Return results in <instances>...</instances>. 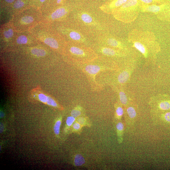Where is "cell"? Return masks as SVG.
<instances>
[{"instance_id": "25", "label": "cell", "mask_w": 170, "mask_h": 170, "mask_svg": "<svg viewBox=\"0 0 170 170\" xmlns=\"http://www.w3.org/2000/svg\"><path fill=\"white\" fill-rule=\"evenodd\" d=\"M48 1V0H37L34 7L38 8L40 9Z\"/></svg>"}, {"instance_id": "2", "label": "cell", "mask_w": 170, "mask_h": 170, "mask_svg": "<svg viewBox=\"0 0 170 170\" xmlns=\"http://www.w3.org/2000/svg\"><path fill=\"white\" fill-rule=\"evenodd\" d=\"M42 21L40 10L31 6L15 15L10 23L16 31L21 32L30 30Z\"/></svg>"}, {"instance_id": "7", "label": "cell", "mask_w": 170, "mask_h": 170, "mask_svg": "<svg viewBox=\"0 0 170 170\" xmlns=\"http://www.w3.org/2000/svg\"><path fill=\"white\" fill-rule=\"evenodd\" d=\"M142 11L155 14L163 20H170V0H161L157 4L150 5L143 4Z\"/></svg>"}, {"instance_id": "5", "label": "cell", "mask_w": 170, "mask_h": 170, "mask_svg": "<svg viewBox=\"0 0 170 170\" xmlns=\"http://www.w3.org/2000/svg\"><path fill=\"white\" fill-rule=\"evenodd\" d=\"M143 3L140 0H128L112 13L114 17L124 23L131 22L142 11Z\"/></svg>"}, {"instance_id": "32", "label": "cell", "mask_w": 170, "mask_h": 170, "mask_svg": "<svg viewBox=\"0 0 170 170\" xmlns=\"http://www.w3.org/2000/svg\"><path fill=\"white\" fill-rule=\"evenodd\" d=\"M37 0H31V6H34Z\"/></svg>"}, {"instance_id": "13", "label": "cell", "mask_w": 170, "mask_h": 170, "mask_svg": "<svg viewBox=\"0 0 170 170\" xmlns=\"http://www.w3.org/2000/svg\"><path fill=\"white\" fill-rule=\"evenodd\" d=\"M129 76V73L128 71H124L119 75L118 80L120 83H124L127 81Z\"/></svg>"}, {"instance_id": "10", "label": "cell", "mask_w": 170, "mask_h": 170, "mask_svg": "<svg viewBox=\"0 0 170 170\" xmlns=\"http://www.w3.org/2000/svg\"><path fill=\"white\" fill-rule=\"evenodd\" d=\"M128 1V0H114L107 5L103 6L101 9L106 13L112 14L114 11L122 6Z\"/></svg>"}, {"instance_id": "18", "label": "cell", "mask_w": 170, "mask_h": 170, "mask_svg": "<svg viewBox=\"0 0 170 170\" xmlns=\"http://www.w3.org/2000/svg\"><path fill=\"white\" fill-rule=\"evenodd\" d=\"M16 1V0H0V8L9 6Z\"/></svg>"}, {"instance_id": "27", "label": "cell", "mask_w": 170, "mask_h": 170, "mask_svg": "<svg viewBox=\"0 0 170 170\" xmlns=\"http://www.w3.org/2000/svg\"><path fill=\"white\" fill-rule=\"evenodd\" d=\"M47 104L49 105L54 107H58L57 102L53 98L50 97L47 101Z\"/></svg>"}, {"instance_id": "11", "label": "cell", "mask_w": 170, "mask_h": 170, "mask_svg": "<svg viewBox=\"0 0 170 170\" xmlns=\"http://www.w3.org/2000/svg\"><path fill=\"white\" fill-rule=\"evenodd\" d=\"M84 68L83 70H84L85 73L89 75L90 77H95L99 72L103 70V67L97 64H90L87 65L85 67L83 66Z\"/></svg>"}, {"instance_id": "34", "label": "cell", "mask_w": 170, "mask_h": 170, "mask_svg": "<svg viewBox=\"0 0 170 170\" xmlns=\"http://www.w3.org/2000/svg\"><path fill=\"white\" fill-rule=\"evenodd\" d=\"M53 1V0H48V1L47 2L49 1Z\"/></svg>"}, {"instance_id": "1", "label": "cell", "mask_w": 170, "mask_h": 170, "mask_svg": "<svg viewBox=\"0 0 170 170\" xmlns=\"http://www.w3.org/2000/svg\"><path fill=\"white\" fill-rule=\"evenodd\" d=\"M30 31L39 42L63 55L66 41L52 24L42 21Z\"/></svg>"}, {"instance_id": "26", "label": "cell", "mask_w": 170, "mask_h": 170, "mask_svg": "<svg viewBox=\"0 0 170 170\" xmlns=\"http://www.w3.org/2000/svg\"><path fill=\"white\" fill-rule=\"evenodd\" d=\"M116 115L118 119L121 118L123 114V111L122 108L121 107H118L116 109Z\"/></svg>"}, {"instance_id": "3", "label": "cell", "mask_w": 170, "mask_h": 170, "mask_svg": "<svg viewBox=\"0 0 170 170\" xmlns=\"http://www.w3.org/2000/svg\"><path fill=\"white\" fill-rule=\"evenodd\" d=\"M63 55L79 64L90 63L97 59L93 50L79 42H66Z\"/></svg>"}, {"instance_id": "15", "label": "cell", "mask_w": 170, "mask_h": 170, "mask_svg": "<svg viewBox=\"0 0 170 170\" xmlns=\"http://www.w3.org/2000/svg\"><path fill=\"white\" fill-rule=\"evenodd\" d=\"M81 19L83 22L86 24H89L92 23L93 18L89 14L86 13H83L81 16Z\"/></svg>"}, {"instance_id": "30", "label": "cell", "mask_w": 170, "mask_h": 170, "mask_svg": "<svg viewBox=\"0 0 170 170\" xmlns=\"http://www.w3.org/2000/svg\"><path fill=\"white\" fill-rule=\"evenodd\" d=\"M77 121L79 123L81 126H85L86 123V119L83 117L79 118Z\"/></svg>"}, {"instance_id": "16", "label": "cell", "mask_w": 170, "mask_h": 170, "mask_svg": "<svg viewBox=\"0 0 170 170\" xmlns=\"http://www.w3.org/2000/svg\"><path fill=\"white\" fill-rule=\"evenodd\" d=\"M37 97L39 100L44 103L47 104L50 97L43 92L37 93Z\"/></svg>"}, {"instance_id": "17", "label": "cell", "mask_w": 170, "mask_h": 170, "mask_svg": "<svg viewBox=\"0 0 170 170\" xmlns=\"http://www.w3.org/2000/svg\"><path fill=\"white\" fill-rule=\"evenodd\" d=\"M107 43L109 46L114 47H119V43L116 40L113 38H110L107 39Z\"/></svg>"}, {"instance_id": "23", "label": "cell", "mask_w": 170, "mask_h": 170, "mask_svg": "<svg viewBox=\"0 0 170 170\" xmlns=\"http://www.w3.org/2000/svg\"><path fill=\"white\" fill-rule=\"evenodd\" d=\"M119 96L120 101L123 104L125 105L127 102V98L125 93L123 92H119Z\"/></svg>"}, {"instance_id": "24", "label": "cell", "mask_w": 170, "mask_h": 170, "mask_svg": "<svg viewBox=\"0 0 170 170\" xmlns=\"http://www.w3.org/2000/svg\"><path fill=\"white\" fill-rule=\"evenodd\" d=\"M116 128L118 135L119 136L120 134H121L123 133L124 129L123 124L121 122L118 123L116 125Z\"/></svg>"}, {"instance_id": "29", "label": "cell", "mask_w": 170, "mask_h": 170, "mask_svg": "<svg viewBox=\"0 0 170 170\" xmlns=\"http://www.w3.org/2000/svg\"><path fill=\"white\" fill-rule=\"evenodd\" d=\"M81 125L78 122L75 123L73 125L74 129L76 131L80 130L81 128Z\"/></svg>"}, {"instance_id": "21", "label": "cell", "mask_w": 170, "mask_h": 170, "mask_svg": "<svg viewBox=\"0 0 170 170\" xmlns=\"http://www.w3.org/2000/svg\"><path fill=\"white\" fill-rule=\"evenodd\" d=\"M127 112L130 117L131 119H134L136 117V112L133 107H130L127 109Z\"/></svg>"}, {"instance_id": "14", "label": "cell", "mask_w": 170, "mask_h": 170, "mask_svg": "<svg viewBox=\"0 0 170 170\" xmlns=\"http://www.w3.org/2000/svg\"><path fill=\"white\" fill-rule=\"evenodd\" d=\"M74 163L76 166H80L85 163V160L84 157L82 155L78 154L75 157Z\"/></svg>"}, {"instance_id": "33", "label": "cell", "mask_w": 170, "mask_h": 170, "mask_svg": "<svg viewBox=\"0 0 170 170\" xmlns=\"http://www.w3.org/2000/svg\"><path fill=\"white\" fill-rule=\"evenodd\" d=\"M3 125L2 123H1V133H2L3 132L4 129V127L3 126Z\"/></svg>"}, {"instance_id": "6", "label": "cell", "mask_w": 170, "mask_h": 170, "mask_svg": "<svg viewBox=\"0 0 170 170\" xmlns=\"http://www.w3.org/2000/svg\"><path fill=\"white\" fill-rule=\"evenodd\" d=\"M31 0H16L11 5L0 8V24L10 23L14 16L31 6Z\"/></svg>"}, {"instance_id": "20", "label": "cell", "mask_w": 170, "mask_h": 170, "mask_svg": "<svg viewBox=\"0 0 170 170\" xmlns=\"http://www.w3.org/2000/svg\"><path fill=\"white\" fill-rule=\"evenodd\" d=\"M160 109L164 110L170 109V102L168 101H164L161 102L159 105Z\"/></svg>"}, {"instance_id": "9", "label": "cell", "mask_w": 170, "mask_h": 170, "mask_svg": "<svg viewBox=\"0 0 170 170\" xmlns=\"http://www.w3.org/2000/svg\"><path fill=\"white\" fill-rule=\"evenodd\" d=\"M17 32L10 23L1 25L0 43L2 52L7 51Z\"/></svg>"}, {"instance_id": "22", "label": "cell", "mask_w": 170, "mask_h": 170, "mask_svg": "<svg viewBox=\"0 0 170 170\" xmlns=\"http://www.w3.org/2000/svg\"><path fill=\"white\" fill-rule=\"evenodd\" d=\"M81 109L80 107H77L71 111V115L75 118L79 116L81 114Z\"/></svg>"}, {"instance_id": "31", "label": "cell", "mask_w": 170, "mask_h": 170, "mask_svg": "<svg viewBox=\"0 0 170 170\" xmlns=\"http://www.w3.org/2000/svg\"><path fill=\"white\" fill-rule=\"evenodd\" d=\"M164 119L167 121L170 122V112L167 113L165 114Z\"/></svg>"}, {"instance_id": "8", "label": "cell", "mask_w": 170, "mask_h": 170, "mask_svg": "<svg viewBox=\"0 0 170 170\" xmlns=\"http://www.w3.org/2000/svg\"><path fill=\"white\" fill-rule=\"evenodd\" d=\"M39 42L30 30L17 32L9 48L5 52L14 50Z\"/></svg>"}, {"instance_id": "19", "label": "cell", "mask_w": 170, "mask_h": 170, "mask_svg": "<svg viewBox=\"0 0 170 170\" xmlns=\"http://www.w3.org/2000/svg\"><path fill=\"white\" fill-rule=\"evenodd\" d=\"M61 123V120H58L56 122L54 127V130L55 134L58 135L60 133V128Z\"/></svg>"}, {"instance_id": "12", "label": "cell", "mask_w": 170, "mask_h": 170, "mask_svg": "<svg viewBox=\"0 0 170 170\" xmlns=\"http://www.w3.org/2000/svg\"><path fill=\"white\" fill-rule=\"evenodd\" d=\"M101 51L103 54L107 56H115L117 54L116 51L109 47H103L101 49Z\"/></svg>"}, {"instance_id": "28", "label": "cell", "mask_w": 170, "mask_h": 170, "mask_svg": "<svg viewBox=\"0 0 170 170\" xmlns=\"http://www.w3.org/2000/svg\"><path fill=\"white\" fill-rule=\"evenodd\" d=\"M75 121V118L72 116H70L67 118L66 120V124L68 126H72Z\"/></svg>"}, {"instance_id": "4", "label": "cell", "mask_w": 170, "mask_h": 170, "mask_svg": "<svg viewBox=\"0 0 170 170\" xmlns=\"http://www.w3.org/2000/svg\"><path fill=\"white\" fill-rule=\"evenodd\" d=\"M40 10L43 21L51 24L65 20L71 11V7L67 3L60 6L45 4Z\"/></svg>"}]
</instances>
